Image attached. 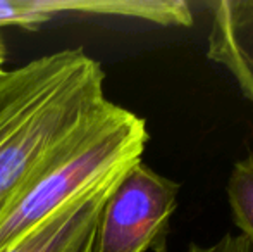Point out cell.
<instances>
[{
	"instance_id": "obj_4",
	"label": "cell",
	"mask_w": 253,
	"mask_h": 252,
	"mask_svg": "<svg viewBox=\"0 0 253 252\" xmlns=\"http://www.w3.org/2000/svg\"><path fill=\"white\" fill-rule=\"evenodd\" d=\"M124 173L110 176L64 205L33 232L2 252H95L103 205Z\"/></svg>"
},
{
	"instance_id": "obj_9",
	"label": "cell",
	"mask_w": 253,
	"mask_h": 252,
	"mask_svg": "<svg viewBox=\"0 0 253 252\" xmlns=\"http://www.w3.org/2000/svg\"><path fill=\"white\" fill-rule=\"evenodd\" d=\"M3 62H5V50H0V71L3 67Z\"/></svg>"
},
{
	"instance_id": "obj_10",
	"label": "cell",
	"mask_w": 253,
	"mask_h": 252,
	"mask_svg": "<svg viewBox=\"0 0 253 252\" xmlns=\"http://www.w3.org/2000/svg\"><path fill=\"white\" fill-rule=\"evenodd\" d=\"M3 49H5V47H3V42H2V37H0V50H3Z\"/></svg>"
},
{
	"instance_id": "obj_7",
	"label": "cell",
	"mask_w": 253,
	"mask_h": 252,
	"mask_svg": "<svg viewBox=\"0 0 253 252\" xmlns=\"http://www.w3.org/2000/svg\"><path fill=\"white\" fill-rule=\"evenodd\" d=\"M227 201L241 235L253 244V154L234 164L227 182Z\"/></svg>"
},
{
	"instance_id": "obj_5",
	"label": "cell",
	"mask_w": 253,
	"mask_h": 252,
	"mask_svg": "<svg viewBox=\"0 0 253 252\" xmlns=\"http://www.w3.org/2000/svg\"><path fill=\"white\" fill-rule=\"evenodd\" d=\"M207 55L222 64L253 102V0H220L213 7Z\"/></svg>"
},
{
	"instance_id": "obj_2",
	"label": "cell",
	"mask_w": 253,
	"mask_h": 252,
	"mask_svg": "<svg viewBox=\"0 0 253 252\" xmlns=\"http://www.w3.org/2000/svg\"><path fill=\"white\" fill-rule=\"evenodd\" d=\"M147 142L145 119L107 102L86 126L38 169L0 216V252L33 232L64 205L141 161Z\"/></svg>"
},
{
	"instance_id": "obj_3",
	"label": "cell",
	"mask_w": 253,
	"mask_h": 252,
	"mask_svg": "<svg viewBox=\"0 0 253 252\" xmlns=\"http://www.w3.org/2000/svg\"><path fill=\"white\" fill-rule=\"evenodd\" d=\"M177 194L176 182L134 162L103 205L95 252H167Z\"/></svg>"
},
{
	"instance_id": "obj_8",
	"label": "cell",
	"mask_w": 253,
	"mask_h": 252,
	"mask_svg": "<svg viewBox=\"0 0 253 252\" xmlns=\"http://www.w3.org/2000/svg\"><path fill=\"white\" fill-rule=\"evenodd\" d=\"M188 252H253V244L245 235H224L219 242L210 247H200L190 244Z\"/></svg>"
},
{
	"instance_id": "obj_1",
	"label": "cell",
	"mask_w": 253,
	"mask_h": 252,
	"mask_svg": "<svg viewBox=\"0 0 253 252\" xmlns=\"http://www.w3.org/2000/svg\"><path fill=\"white\" fill-rule=\"evenodd\" d=\"M105 73L83 49L0 71V216L38 169L107 105Z\"/></svg>"
},
{
	"instance_id": "obj_6",
	"label": "cell",
	"mask_w": 253,
	"mask_h": 252,
	"mask_svg": "<svg viewBox=\"0 0 253 252\" xmlns=\"http://www.w3.org/2000/svg\"><path fill=\"white\" fill-rule=\"evenodd\" d=\"M98 2L80 0H0V28L38 30L57 16H97Z\"/></svg>"
}]
</instances>
